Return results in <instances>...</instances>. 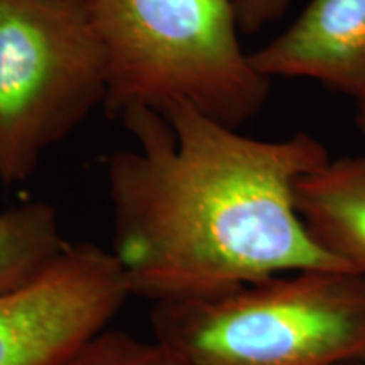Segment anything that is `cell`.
I'll return each instance as SVG.
<instances>
[{
    "label": "cell",
    "instance_id": "6da1fadb",
    "mask_svg": "<svg viewBox=\"0 0 365 365\" xmlns=\"http://www.w3.org/2000/svg\"><path fill=\"white\" fill-rule=\"evenodd\" d=\"M120 120L135 150L107 164L113 255L130 296L153 303L234 289L304 269L350 272L301 222L294 182L330 154L307 132L262 140L190 103Z\"/></svg>",
    "mask_w": 365,
    "mask_h": 365
},
{
    "label": "cell",
    "instance_id": "7a4b0ae2",
    "mask_svg": "<svg viewBox=\"0 0 365 365\" xmlns=\"http://www.w3.org/2000/svg\"><path fill=\"white\" fill-rule=\"evenodd\" d=\"M107 59L103 107L161 113L185 102L239 130L271 91L239 41L232 0H86Z\"/></svg>",
    "mask_w": 365,
    "mask_h": 365
},
{
    "label": "cell",
    "instance_id": "3957f363",
    "mask_svg": "<svg viewBox=\"0 0 365 365\" xmlns=\"http://www.w3.org/2000/svg\"><path fill=\"white\" fill-rule=\"evenodd\" d=\"M154 340L188 365H354L365 354V279L304 269L153 303Z\"/></svg>",
    "mask_w": 365,
    "mask_h": 365
},
{
    "label": "cell",
    "instance_id": "277c9868",
    "mask_svg": "<svg viewBox=\"0 0 365 365\" xmlns=\"http://www.w3.org/2000/svg\"><path fill=\"white\" fill-rule=\"evenodd\" d=\"M105 93L86 0H0V180H29Z\"/></svg>",
    "mask_w": 365,
    "mask_h": 365
},
{
    "label": "cell",
    "instance_id": "5b68a950",
    "mask_svg": "<svg viewBox=\"0 0 365 365\" xmlns=\"http://www.w3.org/2000/svg\"><path fill=\"white\" fill-rule=\"evenodd\" d=\"M129 296L115 255L68 245L44 274L0 294V365H71Z\"/></svg>",
    "mask_w": 365,
    "mask_h": 365
},
{
    "label": "cell",
    "instance_id": "8992f818",
    "mask_svg": "<svg viewBox=\"0 0 365 365\" xmlns=\"http://www.w3.org/2000/svg\"><path fill=\"white\" fill-rule=\"evenodd\" d=\"M259 75L307 78L365 97V0H309L296 21L249 53Z\"/></svg>",
    "mask_w": 365,
    "mask_h": 365
},
{
    "label": "cell",
    "instance_id": "52a82bcc",
    "mask_svg": "<svg viewBox=\"0 0 365 365\" xmlns=\"http://www.w3.org/2000/svg\"><path fill=\"white\" fill-rule=\"evenodd\" d=\"M294 207L319 247L365 279V154L330 158L299 176Z\"/></svg>",
    "mask_w": 365,
    "mask_h": 365
},
{
    "label": "cell",
    "instance_id": "ba28073f",
    "mask_svg": "<svg viewBox=\"0 0 365 365\" xmlns=\"http://www.w3.org/2000/svg\"><path fill=\"white\" fill-rule=\"evenodd\" d=\"M68 245L53 205L33 202L0 212V294L44 274Z\"/></svg>",
    "mask_w": 365,
    "mask_h": 365
},
{
    "label": "cell",
    "instance_id": "9c48e42d",
    "mask_svg": "<svg viewBox=\"0 0 365 365\" xmlns=\"http://www.w3.org/2000/svg\"><path fill=\"white\" fill-rule=\"evenodd\" d=\"M71 365H188L156 340L144 341L125 331L107 330L93 336Z\"/></svg>",
    "mask_w": 365,
    "mask_h": 365
},
{
    "label": "cell",
    "instance_id": "30bf717a",
    "mask_svg": "<svg viewBox=\"0 0 365 365\" xmlns=\"http://www.w3.org/2000/svg\"><path fill=\"white\" fill-rule=\"evenodd\" d=\"M239 29L247 34L261 31L286 12L289 0H232Z\"/></svg>",
    "mask_w": 365,
    "mask_h": 365
},
{
    "label": "cell",
    "instance_id": "8fae6325",
    "mask_svg": "<svg viewBox=\"0 0 365 365\" xmlns=\"http://www.w3.org/2000/svg\"><path fill=\"white\" fill-rule=\"evenodd\" d=\"M355 122H357L359 130L362 132L365 137V97L357 100V115H355Z\"/></svg>",
    "mask_w": 365,
    "mask_h": 365
},
{
    "label": "cell",
    "instance_id": "7c38bea8",
    "mask_svg": "<svg viewBox=\"0 0 365 365\" xmlns=\"http://www.w3.org/2000/svg\"><path fill=\"white\" fill-rule=\"evenodd\" d=\"M354 365H365V354H364L362 357H360V359L357 360V362H355Z\"/></svg>",
    "mask_w": 365,
    "mask_h": 365
}]
</instances>
